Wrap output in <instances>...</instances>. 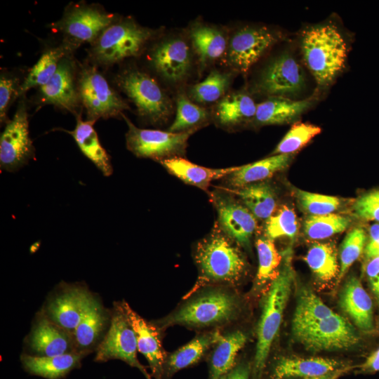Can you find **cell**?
Masks as SVG:
<instances>
[{
	"instance_id": "cell-1",
	"label": "cell",
	"mask_w": 379,
	"mask_h": 379,
	"mask_svg": "<svg viewBox=\"0 0 379 379\" xmlns=\"http://www.w3.org/2000/svg\"><path fill=\"white\" fill-rule=\"evenodd\" d=\"M282 258L281 268L272 279L265 298L257 328V344L253 368L255 378H259L265 369L272 345L279 332L294 281L290 248L284 252Z\"/></svg>"
},
{
	"instance_id": "cell-2",
	"label": "cell",
	"mask_w": 379,
	"mask_h": 379,
	"mask_svg": "<svg viewBox=\"0 0 379 379\" xmlns=\"http://www.w3.org/2000/svg\"><path fill=\"white\" fill-rule=\"evenodd\" d=\"M216 225L212 232L200 241L196 248L195 261L199 276L192 294L200 287L214 283H234L246 270V262L232 239Z\"/></svg>"
},
{
	"instance_id": "cell-3",
	"label": "cell",
	"mask_w": 379,
	"mask_h": 379,
	"mask_svg": "<svg viewBox=\"0 0 379 379\" xmlns=\"http://www.w3.org/2000/svg\"><path fill=\"white\" fill-rule=\"evenodd\" d=\"M300 48L307 67L321 87L329 85L345 66L346 41L331 24L313 26L305 30Z\"/></svg>"
},
{
	"instance_id": "cell-4",
	"label": "cell",
	"mask_w": 379,
	"mask_h": 379,
	"mask_svg": "<svg viewBox=\"0 0 379 379\" xmlns=\"http://www.w3.org/2000/svg\"><path fill=\"white\" fill-rule=\"evenodd\" d=\"M155 34L133 20H117L91 44L90 56L98 65H112L138 55Z\"/></svg>"
},
{
	"instance_id": "cell-5",
	"label": "cell",
	"mask_w": 379,
	"mask_h": 379,
	"mask_svg": "<svg viewBox=\"0 0 379 379\" xmlns=\"http://www.w3.org/2000/svg\"><path fill=\"white\" fill-rule=\"evenodd\" d=\"M115 81L134 103L142 119L153 124L163 123L168 119L173 109L171 100L148 74L131 68L117 74Z\"/></svg>"
},
{
	"instance_id": "cell-6",
	"label": "cell",
	"mask_w": 379,
	"mask_h": 379,
	"mask_svg": "<svg viewBox=\"0 0 379 379\" xmlns=\"http://www.w3.org/2000/svg\"><path fill=\"white\" fill-rule=\"evenodd\" d=\"M237 310V300L232 295L215 291L191 300L159 321L156 326L159 329L176 324L194 327L212 326L232 319Z\"/></svg>"
},
{
	"instance_id": "cell-7",
	"label": "cell",
	"mask_w": 379,
	"mask_h": 379,
	"mask_svg": "<svg viewBox=\"0 0 379 379\" xmlns=\"http://www.w3.org/2000/svg\"><path fill=\"white\" fill-rule=\"evenodd\" d=\"M295 338L310 351L346 350L359 342L358 335L351 323L334 313L319 321L292 325Z\"/></svg>"
},
{
	"instance_id": "cell-8",
	"label": "cell",
	"mask_w": 379,
	"mask_h": 379,
	"mask_svg": "<svg viewBox=\"0 0 379 379\" xmlns=\"http://www.w3.org/2000/svg\"><path fill=\"white\" fill-rule=\"evenodd\" d=\"M80 101L86 110L88 120L108 119L122 115L129 107L94 66L81 69L77 82Z\"/></svg>"
},
{
	"instance_id": "cell-9",
	"label": "cell",
	"mask_w": 379,
	"mask_h": 379,
	"mask_svg": "<svg viewBox=\"0 0 379 379\" xmlns=\"http://www.w3.org/2000/svg\"><path fill=\"white\" fill-rule=\"evenodd\" d=\"M116 15L98 5L78 4L66 8L62 18L53 25L74 48L84 43L93 44L114 21Z\"/></svg>"
},
{
	"instance_id": "cell-10",
	"label": "cell",
	"mask_w": 379,
	"mask_h": 379,
	"mask_svg": "<svg viewBox=\"0 0 379 379\" xmlns=\"http://www.w3.org/2000/svg\"><path fill=\"white\" fill-rule=\"evenodd\" d=\"M121 116L128 127L126 134L127 148L138 157L161 161L180 157L185 153L189 137L193 133L139 128L124 114Z\"/></svg>"
},
{
	"instance_id": "cell-11",
	"label": "cell",
	"mask_w": 379,
	"mask_h": 379,
	"mask_svg": "<svg viewBox=\"0 0 379 379\" xmlns=\"http://www.w3.org/2000/svg\"><path fill=\"white\" fill-rule=\"evenodd\" d=\"M109 329L96 349L95 361L120 359L138 368L146 379H152L145 367L137 358L135 333L119 303L114 304Z\"/></svg>"
},
{
	"instance_id": "cell-12",
	"label": "cell",
	"mask_w": 379,
	"mask_h": 379,
	"mask_svg": "<svg viewBox=\"0 0 379 379\" xmlns=\"http://www.w3.org/2000/svg\"><path fill=\"white\" fill-rule=\"evenodd\" d=\"M34 158L35 148L29 137L26 104L21 101L1 134L0 167L8 172H16Z\"/></svg>"
},
{
	"instance_id": "cell-13",
	"label": "cell",
	"mask_w": 379,
	"mask_h": 379,
	"mask_svg": "<svg viewBox=\"0 0 379 379\" xmlns=\"http://www.w3.org/2000/svg\"><path fill=\"white\" fill-rule=\"evenodd\" d=\"M305 86L304 72L295 60L288 53H283L271 60L260 72L255 89L269 97L295 96Z\"/></svg>"
},
{
	"instance_id": "cell-14",
	"label": "cell",
	"mask_w": 379,
	"mask_h": 379,
	"mask_svg": "<svg viewBox=\"0 0 379 379\" xmlns=\"http://www.w3.org/2000/svg\"><path fill=\"white\" fill-rule=\"evenodd\" d=\"M58 290L39 313L74 333L95 297L82 285L63 283Z\"/></svg>"
},
{
	"instance_id": "cell-15",
	"label": "cell",
	"mask_w": 379,
	"mask_h": 379,
	"mask_svg": "<svg viewBox=\"0 0 379 379\" xmlns=\"http://www.w3.org/2000/svg\"><path fill=\"white\" fill-rule=\"evenodd\" d=\"M278 41V35L265 27L246 26L230 37L226 61L234 70L246 74Z\"/></svg>"
},
{
	"instance_id": "cell-16",
	"label": "cell",
	"mask_w": 379,
	"mask_h": 379,
	"mask_svg": "<svg viewBox=\"0 0 379 379\" xmlns=\"http://www.w3.org/2000/svg\"><path fill=\"white\" fill-rule=\"evenodd\" d=\"M26 341L31 352L29 354L34 356L53 357L77 352L74 333L41 313L37 314Z\"/></svg>"
},
{
	"instance_id": "cell-17",
	"label": "cell",
	"mask_w": 379,
	"mask_h": 379,
	"mask_svg": "<svg viewBox=\"0 0 379 379\" xmlns=\"http://www.w3.org/2000/svg\"><path fill=\"white\" fill-rule=\"evenodd\" d=\"M149 59L155 71L170 83L176 84L185 79L191 68L190 48L181 38L161 41L152 48Z\"/></svg>"
},
{
	"instance_id": "cell-18",
	"label": "cell",
	"mask_w": 379,
	"mask_h": 379,
	"mask_svg": "<svg viewBox=\"0 0 379 379\" xmlns=\"http://www.w3.org/2000/svg\"><path fill=\"white\" fill-rule=\"evenodd\" d=\"M119 305L135 333L138 350L148 361L153 377L164 379L166 358L160 339V329L140 317L125 300Z\"/></svg>"
},
{
	"instance_id": "cell-19",
	"label": "cell",
	"mask_w": 379,
	"mask_h": 379,
	"mask_svg": "<svg viewBox=\"0 0 379 379\" xmlns=\"http://www.w3.org/2000/svg\"><path fill=\"white\" fill-rule=\"evenodd\" d=\"M40 101L53 105L74 114L77 112L80 98L74 82V65L72 60L64 58L52 78L39 88Z\"/></svg>"
},
{
	"instance_id": "cell-20",
	"label": "cell",
	"mask_w": 379,
	"mask_h": 379,
	"mask_svg": "<svg viewBox=\"0 0 379 379\" xmlns=\"http://www.w3.org/2000/svg\"><path fill=\"white\" fill-rule=\"evenodd\" d=\"M213 200L222 231L238 244L248 246L257 228L256 218L229 197L216 195Z\"/></svg>"
},
{
	"instance_id": "cell-21",
	"label": "cell",
	"mask_w": 379,
	"mask_h": 379,
	"mask_svg": "<svg viewBox=\"0 0 379 379\" xmlns=\"http://www.w3.org/2000/svg\"><path fill=\"white\" fill-rule=\"evenodd\" d=\"M110 321L109 311L95 297L74 332L77 352L86 356L96 350Z\"/></svg>"
},
{
	"instance_id": "cell-22",
	"label": "cell",
	"mask_w": 379,
	"mask_h": 379,
	"mask_svg": "<svg viewBox=\"0 0 379 379\" xmlns=\"http://www.w3.org/2000/svg\"><path fill=\"white\" fill-rule=\"evenodd\" d=\"M339 303L341 309L359 329L364 332L372 331V300L358 278L351 277L345 283L340 295Z\"/></svg>"
},
{
	"instance_id": "cell-23",
	"label": "cell",
	"mask_w": 379,
	"mask_h": 379,
	"mask_svg": "<svg viewBox=\"0 0 379 379\" xmlns=\"http://www.w3.org/2000/svg\"><path fill=\"white\" fill-rule=\"evenodd\" d=\"M95 121H84L81 114L77 115V124L74 130L67 131L75 140L83 154L105 176L113 173L111 158L102 146L94 128Z\"/></svg>"
},
{
	"instance_id": "cell-24",
	"label": "cell",
	"mask_w": 379,
	"mask_h": 379,
	"mask_svg": "<svg viewBox=\"0 0 379 379\" xmlns=\"http://www.w3.org/2000/svg\"><path fill=\"white\" fill-rule=\"evenodd\" d=\"M313 104L310 99L294 100L285 97H269L257 105L254 121L260 125L289 123Z\"/></svg>"
},
{
	"instance_id": "cell-25",
	"label": "cell",
	"mask_w": 379,
	"mask_h": 379,
	"mask_svg": "<svg viewBox=\"0 0 379 379\" xmlns=\"http://www.w3.org/2000/svg\"><path fill=\"white\" fill-rule=\"evenodd\" d=\"M160 164L172 175L188 185L206 190L215 180L227 176L238 166L225 168H210L193 164L181 157L164 159Z\"/></svg>"
},
{
	"instance_id": "cell-26",
	"label": "cell",
	"mask_w": 379,
	"mask_h": 379,
	"mask_svg": "<svg viewBox=\"0 0 379 379\" xmlns=\"http://www.w3.org/2000/svg\"><path fill=\"white\" fill-rule=\"evenodd\" d=\"M343 366H345L340 361L323 357L284 358L275 366L273 378H312L326 374Z\"/></svg>"
},
{
	"instance_id": "cell-27",
	"label": "cell",
	"mask_w": 379,
	"mask_h": 379,
	"mask_svg": "<svg viewBox=\"0 0 379 379\" xmlns=\"http://www.w3.org/2000/svg\"><path fill=\"white\" fill-rule=\"evenodd\" d=\"M193 50L202 67L214 62L225 53L227 41L225 33L206 24H196L190 31Z\"/></svg>"
},
{
	"instance_id": "cell-28",
	"label": "cell",
	"mask_w": 379,
	"mask_h": 379,
	"mask_svg": "<svg viewBox=\"0 0 379 379\" xmlns=\"http://www.w3.org/2000/svg\"><path fill=\"white\" fill-rule=\"evenodd\" d=\"M291 159V154H274L251 164L238 166L236 171L227 175V183L239 189L264 180L286 168Z\"/></svg>"
},
{
	"instance_id": "cell-29",
	"label": "cell",
	"mask_w": 379,
	"mask_h": 379,
	"mask_svg": "<svg viewBox=\"0 0 379 379\" xmlns=\"http://www.w3.org/2000/svg\"><path fill=\"white\" fill-rule=\"evenodd\" d=\"M85 357L80 353H72L53 357H37L24 353L21 362L29 373L46 379H60L80 365Z\"/></svg>"
},
{
	"instance_id": "cell-30",
	"label": "cell",
	"mask_w": 379,
	"mask_h": 379,
	"mask_svg": "<svg viewBox=\"0 0 379 379\" xmlns=\"http://www.w3.org/2000/svg\"><path fill=\"white\" fill-rule=\"evenodd\" d=\"M220 336L219 331L200 335L173 352L166 359L164 378L197 363Z\"/></svg>"
},
{
	"instance_id": "cell-31",
	"label": "cell",
	"mask_w": 379,
	"mask_h": 379,
	"mask_svg": "<svg viewBox=\"0 0 379 379\" xmlns=\"http://www.w3.org/2000/svg\"><path fill=\"white\" fill-rule=\"evenodd\" d=\"M257 105L245 93H232L224 96L215 106V117L222 126H232L254 119Z\"/></svg>"
},
{
	"instance_id": "cell-32",
	"label": "cell",
	"mask_w": 379,
	"mask_h": 379,
	"mask_svg": "<svg viewBox=\"0 0 379 379\" xmlns=\"http://www.w3.org/2000/svg\"><path fill=\"white\" fill-rule=\"evenodd\" d=\"M246 340V335L239 331L221 335L211 358L209 379H219L234 367Z\"/></svg>"
},
{
	"instance_id": "cell-33",
	"label": "cell",
	"mask_w": 379,
	"mask_h": 379,
	"mask_svg": "<svg viewBox=\"0 0 379 379\" xmlns=\"http://www.w3.org/2000/svg\"><path fill=\"white\" fill-rule=\"evenodd\" d=\"M72 49V46L64 42L60 46L46 51L20 84L18 96L23 95L30 88L46 84L55 73L60 61Z\"/></svg>"
},
{
	"instance_id": "cell-34",
	"label": "cell",
	"mask_w": 379,
	"mask_h": 379,
	"mask_svg": "<svg viewBox=\"0 0 379 379\" xmlns=\"http://www.w3.org/2000/svg\"><path fill=\"white\" fill-rule=\"evenodd\" d=\"M236 194L246 207L258 219L267 220L277 206L273 188L267 182H255L238 189Z\"/></svg>"
},
{
	"instance_id": "cell-35",
	"label": "cell",
	"mask_w": 379,
	"mask_h": 379,
	"mask_svg": "<svg viewBox=\"0 0 379 379\" xmlns=\"http://www.w3.org/2000/svg\"><path fill=\"white\" fill-rule=\"evenodd\" d=\"M305 260L313 274L321 281L338 277L340 265L337 251L331 243H315L307 252Z\"/></svg>"
},
{
	"instance_id": "cell-36",
	"label": "cell",
	"mask_w": 379,
	"mask_h": 379,
	"mask_svg": "<svg viewBox=\"0 0 379 379\" xmlns=\"http://www.w3.org/2000/svg\"><path fill=\"white\" fill-rule=\"evenodd\" d=\"M176 106L175 119L168 128L170 132H194L208 120V113L206 109L194 104L185 93L178 94Z\"/></svg>"
},
{
	"instance_id": "cell-37",
	"label": "cell",
	"mask_w": 379,
	"mask_h": 379,
	"mask_svg": "<svg viewBox=\"0 0 379 379\" xmlns=\"http://www.w3.org/2000/svg\"><path fill=\"white\" fill-rule=\"evenodd\" d=\"M335 312L321 299L308 288L300 290L292 325H301L328 318Z\"/></svg>"
},
{
	"instance_id": "cell-38",
	"label": "cell",
	"mask_w": 379,
	"mask_h": 379,
	"mask_svg": "<svg viewBox=\"0 0 379 379\" xmlns=\"http://www.w3.org/2000/svg\"><path fill=\"white\" fill-rule=\"evenodd\" d=\"M231 81L230 73L215 69L211 72L204 80L190 88V96L197 102H214L224 97Z\"/></svg>"
},
{
	"instance_id": "cell-39",
	"label": "cell",
	"mask_w": 379,
	"mask_h": 379,
	"mask_svg": "<svg viewBox=\"0 0 379 379\" xmlns=\"http://www.w3.org/2000/svg\"><path fill=\"white\" fill-rule=\"evenodd\" d=\"M350 220L343 215L329 213L310 215L304 222V232L312 239H324L344 232Z\"/></svg>"
},
{
	"instance_id": "cell-40",
	"label": "cell",
	"mask_w": 379,
	"mask_h": 379,
	"mask_svg": "<svg viewBox=\"0 0 379 379\" xmlns=\"http://www.w3.org/2000/svg\"><path fill=\"white\" fill-rule=\"evenodd\" d=\"M258 257V269L256 284L258 286L274 279V274L281 263L282 255L278 252L272 239L259 238L256 241Z\"/></svg>"
},
{
	"instance_id": "cell-41",
	"label": "cell",
	"mask_w": 379,
	"mask_h": 379,
	"mask_svg": "<svg viewBox=\"0 0 379 379\" xmlns=\"http://www.w3.org/2000/svg\"><path fill=\"white\" fill-rule=\"evenodd\" d=\"M321 128L308 123H295L279 142L272 154H291L321 133Z\"/></svg>"
},
{
	"instance_id": "cell-42",
	"label": "cell",
	"mask_w": 379,
	"mask_h": 379,
	"mask_svg": "<svg viewBox=\"0 0 379 379\" xmlns=\"http://www.w3.org/2000/svg\"><path fill=\"white\" fill-rule=\"evenodd\" d=\"M265 234L270 239L286 237L294 239L298 231V221L292 208L282 206L265 223Z\"/></svg>"
},
{
	"instance_id": "cell-43",
	"label": "cell",
	"mask_w": 379,
	"mask_h": 379,
	"mask_svg": "<svg viewBox=\"0 0 379 379\" xmlns=\"http://www.w3.org/2000/svg\"><path fill=\"white\" fill-rule=\"evenodd\" d=\"M366 240V233L359 227L352 230L345 237L340 249V272L337 277L338 284L362 253Z\"/></svg>"
},
{
	"instance_id": "cell-44",
	"label": "cell",
	"mask_w": 379,
	"mask_h": 379,
	"mask_svg": "<svg viewBox=\"0 0 379 379\" xmlns=\"http://www.w3.org/2000/svg\"><path fill=\"white\" fill-rule=\"evenodd\" d=\"M298 201L302 208L311 215L333 213L340 206V199L336 197L296 190Z\"/></svg>"
},
{
	"instance_id": "cell-45",
	"label": "cell",
	"mask_w": 379,
	"mask_h": 379,
	"mask_svg": "<svg viewBox=\"0 0 379 379\" xmlns=\"http://www.w3.org/2000/svg\"><path fill=\"white\" fill-rule=\"evenodd\" d=\"M18 79L4 73L0 77V120L1 124H7V112L13 99L18 97Z\"/></svg>"
},
{
	"instance_id": "cell-46",
	"label": "cell",
	"mask_w": 379,
	"mask_h": 379,
	"mask_svg": "<svg viewBox=\"0 0 379 379\" xmlns=\"http://www.w3.org/2000/svg\"><path fill=\"white\" fill-rule=\"evenodd\" d=\"M353 210L361 219L379 222V190L360 196L354 203Z\"/></svg>"
},
{
	"instance_id": "cell-47",
	"label": "cell",
	"mask_w": 379,
	"mask_h": 379,
	"mask_svg": "<svg viewBox=\"0 0 379 379\" xmlns=\"http://www.w3.org/2000/svg\"><path fill=\"white\" fill-rule=\"evenodd\" d=\"M365 272L372 293L379 304V255L367 259Z\"/></svg>"
},
{
	"instance_id": "cell-48",
	"label": "cell",
	"mask_w": 379,
	"mask_h": 379,
	"mask_svg": "<svg viewBox=\"0 0 379 379\" xmlns=\"http://www.w3.org/2000/svg\"><path fill=\"white\" fill-rule=\"evenodd\" d=\"M365 253L367 259L377 256L379 253V224H374L370 227Z\"/></svg>"
},
{
	"instance_id": "cell-49",
	"label": "cell",
	"mask_w": 379,
	"mask_h": 379,
	"mask_svg": "<svg viewBox=\"0 0 379 379\" xmlns=\"http://www.w3.org/2000/svg\"><path fill=\"white\" fill-rule=\"evenodd\" d=\"M250 367L245 364L235 365L229 372L219 379H249Z\"/></svg>"
},
{
	"instance_id": "cell-50",
	"label": "cell",
	"mask_w": 379,
	"mask_h": 379,
	"mask_svg": "<svg viewBox=\"0 0 379 379\" xmlns=\"http://www.w3.org/2000/svg\"><path fill=\"white\" fill-rule=\"evenodd\" d=\"M361 369L364 372L379 371V348L366 359L361 366Z\"/></svg>"
},
{
	"instance_id": "cell-51",
	"label": "cell",
	"mask_w": 379,
	"mask_h": 379,
	"mask_svg": "<svg viewBox=\"0 0 379 379\" xmlns=\"http://www.w3.org/2000/svg\"><path fill=\"white\" fill-rule=\"evenodd\" d=\"M351 368L352 367L350 366H345L335 371H331L330 373H328L322 375L312 377V378H307L305 379H338L343 375L348 372V371H350Z\"/></svg>"
},
{
	"instance_id": "cell-52",
	"label": "cell",
	"mask_w": 379,
	"mask_h": 379,
	"mask_svg": "<svg viewBox=\"0 0 379 379\" xmlns=\"http://www.w3.org/2000/svg\"><path fill=\"white\" fill-rule=\"evenodd\" d=\"M378 255H379V253H378ZM378 255H377V256H378Z\"/></svg>"
},
{
	"instance_id": "cell-53",
	"label": "cell",
	"mask_w": 379,
	"mask_h": 379,
	"mask_svg": "<svg viewBox=\"0 0 379 379\" xmlns=\"http://www.w3.org/2000/svg\"><path fill=\"white\" fill-rule=\"evenodd\" d=\"M286 379H288V378H286Z\"/></svg>"
}]
</instances>
